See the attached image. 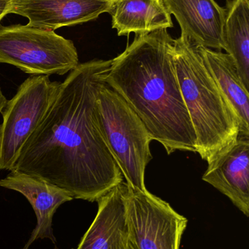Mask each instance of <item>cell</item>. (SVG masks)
Masks as SVG:
<instances>
[{"label": "cell", "mask_w": 249, "mask_h": 249, "mask_svg": "<svg viewBox=\"0 0 249 249\" xmlns=\"http://www.w3.org/2000/svg\"><path fill=\"white\" fill-rule=\"evenodd\" d=\"M224 50L233 60L244 87L249 90V1L227 0Z\"/></svg>", "instance_id": "obj_15"}, {"label": "cell", "mask_w": 249, "mask_h": 249, "mask_svg": "<svg viewBox=\"0 0 249 249\" xmlns=\"http://www.w3.org/2000/svg\"><path fill=\"white\" fill-rule=\"evenodd\" d=\"M13 3V0H0V22L6 15L10 13Z\"/></svg>", "instance_id": "obj_16"}, {"label": "cell", "mask_w": 249, "mask_h": 249, "mask_svg": "<svg viewBox=\"0 0 249 249\" xmlns=\"http://www.w3.org/2000/svg\"><path fill=\"white\" fill-rule=\"evenodd\" d=\"M120 183L97 200L98 212L76 249H122L127 239L125 195Z\"/></svg>", "instance_id": "obj_12"}, {"label": "cell", "mask_w": 249, "mask_h": 249, "mask_svg": "<svg viewBox=\"0 0 249 249\" xmlns=\"http://www.w3.org/2000/svg\"><path fill=\"white\" fill-rule=\"evenodd\" d=\"M249 137L239 136L210 162L203 180L249 216Z\"/></svg>", "instance_id": "obj_9"}, {"label": "cell", "mask_w": 249, "mask_h": 249, "mask_svg": "<svg viewBox=\"0 0 249 249\" xmlns=\"http://www.w3.org/2000/svg\"><path fill=\"white\" fill-rule=\"evenodd\" d=\"M7 100L6 99L5 96L1 91V88H0V112H2L3 109L5 107L6 105H7Z\"/></svg>", "instance_id": "obj_17"}, {"label": "cell", "mask_w": 249, "mask_h": 249, "mask_svg": "<svg viewBox=\"0 0 249 249\" xmlns=\"http://www.w3.org/2000/svg\"><path fill=\"white\" fill-rule=\"evenodd\" d=\"M114 0H13L10 13L29 20L33 27L54 31L81 24L109 13Z\"/></svg>", "instance_id": "obj_8"}, {"label": "cell", "mask_w": 249, "mask_h": 249, "mask_svg": "<svg viewBox=\"0 0 249 249\" xmlns=\"http://www.w3.org/2000/svg\"><path fill=\"white\" fill-rule=\"evenodd\" d=\"M118 36L147 35L173 27L163 0H114L109 12Z\"/></svg>", "instance_id": "obj_13"}, {"label": "cell", "mask_w": 249, "mask_h": 249, "mask_svg": "<svg viewBox=\"0 0 249 249\" xmlns=\"http://www.w3.org/2000/svg\"><path fill=\"white\" fill-rule=\"evenodd\" d=\"M0 186L23 195L32 205L36 215V227L23 249H29L38 239L48 238L56 244L53 217L58 208L73 200V197L64 190L43 180L15 171H10L5 178L0 180Z\"/></svg>", "instance_id": "obj_11"}, {"label": "cell", "mask_w": 249, "mask_h": 249, "mask_svg": "<svg viewBox=\"0 0 249 249\" xmlns=\"http://www.w3.org/2000/svg\"><path fill=\"white\" fill-rule=\"evenodd\" d=\"M96 109L101 130L126 183L133 188L146 190L145 173L153 157L152 139L146 126L105 80L98 90Z\"/></svg>", "instance_id": "obj_4"}, {"label": "cell", "mask_w": 249, "mask_h": 249, "mask_svg": "<svg viewBox=\"0 0 249 249\" xmlns=\"http://www.w3.org/2000/svg\"><path fill=\"white\" fill-rule=\"evenodd\" d=\"M174 60L183 99L195 133L196 152L209 162L238 139L239 121L197 46L183 35L174 39Z\"/></svg>", "instance_id": "obj_3"}, {"label": "cell", "mask_w": 249, "mask_h": 249, "mask_svg": "<svg viewBox=\"0 0 249 249\" xmlns=\"http://www.w3.org/2000/svg\"><path fill=\"white\" fill-rule=\"evenodd\" d=\"M170 14L175 16L186 36L197 47L224 50L225 7L215 0H163Z\"/></svg>", "instance_id": "obj_10"}, {"label": "cell", "mask_w": 249, "mask_h": 249, "mask_svg": "<svg viewBox=\"0 0 249 249\" xmlns=\"http://www.w3.org/2000/svg\"><path fill=\"white\" fill-rule=\"evenodd\" d=\"M0 63L32 75L70 72L79 64L73 41L29 25L0 26Z\"/></svg>", "instance_id": "obj_5"}, {"label": "cell", "mask_w": 249, "mask_h": 249, "mask_svg": "<svg viewBox=\"0 0 249 249\" xmlns=\"http://www.w3.org/2000/svg\"><path fill=\"white\" fill-rule=\"evenodd\" d=\"M61 83L32 75L20 84L3 109L0 125V171H10L22 147L45 116Z\"/></svg>", "instance_id": "obj_6"}, {"label": "cell", "mask_w": 249, "mask_h": 249, "mask_svg": "<svg viewBox=\"0 0 249 249\" xmlns=\"http://www.w3.org/2000/svg\"><path fill=\"white\" fill-rule=\"evenodd\" d=\"M105 81L168 155L178 150L196 152L195 133L175 70L174 39L166 29L136 35L133 43L111 60Z\"/></svg>", "instance_id": "obj_2"}, {"label": "cell", "mask_w": 249, "mask_h": 249, "mask_svg": "<svg viewBox=\"0 0 249 249\" xmlns=\"http://www.w3.org/2000/svg\"><path fill=\"white\" fill-rule=\"evenodd\" d=\"M197 51L220 90L236 113L239 136L249 137V93L241 82L232 58L228 53L203 47Z\"/></svg>", "instance_id": "obj_14"}, {"label": "cell", "mask_w": 249, "mask_h": 249, "mask_svg": "<svg viewBox=\"0 0 249 249\" xmlns=\"http://www.w3.org/2000/svg\"><path fill=\"white\" fill-rule=\"evenodd\" d=\"M55 249H58L56 248Z\"/></svg>", "instance_id": "obj_18"}, {"label": "cell", "mask_w": 249, "mask_h": 249, "mask_svg": "<svg viewBox=\"0 0 249 249\" xmlns=\"http://www.w3.org/2000/svg\"><path fill=\"white\" fill-rule=\"evenodd\" d=\"M125 201L127 236L134 249H180L187 218L147 190L128 184Z\"/></svg>", "instance_id": "obj_7"}, {"label": "cell", "mask_w": 249, "mask_h": 249, "mask_svg": "<svg viewBox=\"0 0 249 249\" xmlns=\"http://www.w3.org/2000/svg\"><path fill=\"white\" fill-rule=\"evenodd\" d=\"M111 60L79 64L22 147L10 171L39 178L73 199L97 201L123 182L98 121L96 100Z\"/></svg>", "instance_id": "obj_1"}]
</instances>
